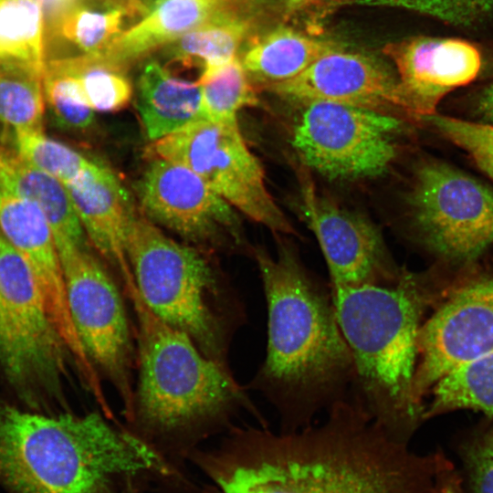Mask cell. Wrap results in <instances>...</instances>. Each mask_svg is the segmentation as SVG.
<instances>
[{
    "mask_svg": "<svg viewBox=\"0 0 493 493\" xmlns=\"http://www.w3.org/2000/svg\"><path fill=\"white\" fill-rule=\"evenodd\" d=\"M358 3L404 8L454 25H470L493 16V0H359Z\"/></svg>",
    "mask_w": 493,
    "mask_h": 493,
    "instance_id": "d6a6232c",
    "label": "cell"
},
{
    "mask_svg": "<svg viewBox=\"0 0 493 493\" xmlns=\"http://www.w3.org/2000/svg\"><path fill=\"white\" fill-rule=\"evenodd\" d=\"M384 54L394 63L410 114L425 117L447 93L474 80L481 56L458 38L415 37L390 43Z\"/></svg>",
    "mask_w": 493,
    "mask_h": 493,
    "instance_id": "e0dca14e",
    "label": "cell"
},
{
    "mask_svg": "<svg viewBox=\"0 0 493 493\" xmlns=\"http://www.w3.org/2000/svg\"><path fill=\"white\" fill-rule=\"evenodd\" d=\"M123 440L99 412L47 414L0 396V484L13 493H121Z\"/></svg>",
    "mask_w": 493,
    "mask_h": 493,
    "instance_id": "5b68a950",
    "label": "cell"
},
{
    "mask_svg": "<svg viewBox=\"0 0 493 493\" xmlns=\"http://www.w3.org/2000/svg\"><path fill=\"white\" fill-rule=\"evenodd\" d=\"M14 147L31 163L65 186L89 171L92 161L66 144L53 140L43 130H14Z\"/></svg>",
    "mask_w": 493,
    "mask_h": 493,
    "instance_id": "f1b7e54d",
    "label": "cell"
},
{
    "mask_svg": "<svg viewBox=\"0 0 493 493\" xmlns=\"http://www.w3.org/2000/svg\"><path fill=\"white\" fill-rule=\"evenodd\" d=\"M425 118L443 136L465 150L480 169L493 179V124L435 113Z\"/></svg>",
    "mask_w": 493,
    "mask_h": 493,
    "instance_id": "1f68e13d",
    "label": "cell"
},
{
    "mask_svg": "<svg viewBox=\"0 0 493 493\" xmlns=\"http://www.w3.org/2000/svg\"><path fill=\"white\" fill-rule=\"evenodd\" d=\"M148 155L189 168L233 208L275 233H295L268 192L263 168L238 122L197 121L152 142Z\"/></svg>",
    "mask_w": 493,
    "mask_h": 493,
    "instance_id": "ba28073f",
    "label": "cell"
},
{
    "mask_svg": "<svg viewBox=\"0 0 493 493\" xmlns=\"http://www.w3.org/2000/svg\"><path fill=\"white\" fill-rule=\"evenodd\" d=\"M248 30L238 17L220 14L172 42L168 55L176 60L201 58L206 77L236 59V52Z\"/></svg>",
    "mask_w": 493,
    "mask_h": 493,
    "instance_id": "cb8c5ba5",
    "label": "cell"
},
{
    "mask_svg": "<svg viewBox=\"0 0 493 493\" xmlns=\"http://www.w3.org/2000/svg\"><path fill=\"white\" fill-rule=\"evenodd\" d=\"M45 15L37 0H0V60L45 73Z\"/></svg>",
    "mask_w": 493,
    "mask_h": 493,
    "instance_id": "d4e9b609",
    "label": "cell"
},
{
    "mask_svg": "<svg viewBox=\"0 0 493 493\" xmlns=\"http://www.w3.org/2000/svg\"><path fill=\"white\" fill-rule=\"evenodd\" d=\"M68 302L83 346L118 393L127 419L134 413L133 344L120 290L90 246L58 252Z\"/></svg>",
    "mask_w": 493,
    "mask_h": 493,
    "instance_id": "30bf717a",
    "label": "cell"
},
{
    "mask_svg": "<svg viewBox=\"0 0 493 493\" xmlns=\"http://www.w3.org/2000/svg\"><path fill=\"white\" fill-rule=\"evenodd\" d=\"M43 89L57 123L65 129L84 131L94 121V110L88 104L77 77L60 61L47 63Z\"/></svg>",
    "mask_w": 493,
    "mask_h": 493,
    "instance_id": "4dcf8cb0",
    "label": "cell"
},
{
    "mask_svg": "<svg viewBox=\"0 0 493 493\" xmlns=\"http://www.w3.org/2000/svg\"><path fill=\"white\" fill-rule=\"evenodd\" d=\"M319 0H288L287 8L288 11H297Z\"/></svg>",
    "mask_w": 493,
    "mask_h": 493,
    "instance_id": "f35d334b",
    "label": "cell"
},
{
    "mask_svg": "<svg viewBox=\"0 0 493 493\" xmlns=\"http://www.w3.org/2000/svg\"><path fill=\"white\" fill-rule=\"evenodd\" d=\"M124 288L137 320L139 380L131 422L146 435L170 442L223 426L241 408L262 421L227 364L205 355L186 333L157 317L135 281Z\"/></svg>",
    "mask_w": 493,
    "mask_h": 493,
    "instance_id": "277c9868",
    "label": "cell"
},
{
    "mask_svg": "<svg viewBox=\"0 0 493 493\" xmlns=\"http://www.w3.org/2000/svg\"><path fill=\"white\" fill-rule=\"evenodd\" d=\"M263 88L287 100L329 101L388 113H409L398 79L364 55L335 49L297 77Z\"/></svg>",
    "mask_w": 493,
    "mask_h": 493,
    "instance_id": "2e32d148",
    "label": "cell"
},
{
    "mask_svg": "<svg viewBox=\"0 0 493 493\" xmlns=\"http://www.w3.org/2000/svg\"><path fill=\"white\" fill-rule=\"evenodd\" d=\"M66 187L90 245L119 272L123 282L133 279L126 245L137 210L121 179L106 164L97 162Z\"/></svg>",
    "mask_w": 493,
    "mask_h": 493,
    "instance_id": "ac0fdd59",
    "label": "cell"
},
{
    "mask_svg": "<svg viewBox=\"0 0 493 493\" xmlns=\"http://www.w3.org/2000/svg\"><path fill=\"white\" fill-rule=\"evenodd\" d=\"M142 215L196 245L213 243L234 226L233 207L189 168L150 157L135 185Z\"/></svg>",
    "mask_w": 493,
    "mask_h": 493,
    "instance_id": "9a60e30c",
    "label": "cell"
},
{
    "mask_svg": "<svg viewBox=\"0 0 493 493\" xmlns=\"http://www.w3.org/2000/svg\"><path fill=\"white\" fill-rule=\"evenodd\" d=\"M44 73L26 64L0 60V124L43 130Z\"/></svg>",
    "mask_w": 493,
    "mask_h": 493,
    "instance_id": "484cf974",
    "label": "cell"
},
{
    "mask_svg": "<svg viewBox=\"0 0 493 493\" xmlns=\"http://www.w3.org/2000/svg\"><path fill=\"white\" fill-rule=\"evenodd\" d=\"M68 360L28 265L0 232V366L25 408L64 412Z\"/></svg>",
    "mask_w": 493,
    "mask_h": 493,
    "instance_id": "52a82bcc",
    "label": "cell"
},
{
    "mask_svg": "<svg viewBox=\"0 0 493 493\" xmlns=\"http://www.w3.org/2000/svg\"><path fill=\"white\" fill-rule=\"evenodd\" d=\"M136 108L151 142L205 119L201 85L173 77L155 60L139 76Z\"/></svg>",
    "mask_w": 493,
    "mask_h": 493,
    "instance_id": "ffe728a7",
    "label": "cell"
},
{
    "mask_svg": "<svg viewBox=\"0 0 493 493\" xmlns=\"http://www.w3.org/2000/svg\"><path fill=\"white\" fill-rule=\"evenodd\" d=\"M163 0H128L127 9L131 13L137 12L142 15L149 14Z\"/></svg>",
    "mask_w": 493,
    "mask_h": 493,
    "instance_id": "74e56055",
    "label": "cell"
},
{
    "mask_svg": "<svg viewBox=\"0 0 493 493\" xmlns=\"http://www.w3.org/2000/svg\"><path fill=\"white\" fill-rule=\"evenodd\" d=\"M424 418L471 409L493 418V351L465 362L442 375L430 390Z\"/></svg>",
    "mask_w": 493,
    "mask_h": 493,
    "instance_id": "603a6c76",
    "label": "cell"
},
{
    "mask_svg": "<svg viewBox=\"0 0 493 493\" xmlns=\"http://www.w3.org/2000/svg\"><path fill=\"white\" fill-rule=\"evenodd\" d=\"M44 12L45 17L55 25L69 9L77 5V0H37Z\"/></svg>",
    "mask_w": 493,
    "mask_h": 493,
    "instance_id": "d590c367",
    "label": "cell"
},
{
    "mask_svg": "<svg viewBox=\"0 0 493 493\" xmlns=\"http://www.w3.org/2000/svg\"><path fill=\"white\" fill-rule=\"evenodd\" d=\"M465 463L473 493H493V427L467 446Z\"/></svg>",
    "mask_w": 493,
    "mask_h": 493,
    "instance_id": "836d02e7",
    "label": "cell"
},
{
    "mask_svg": "<svg viewBox=\"0 0 493 493\" xmlns=\"http://www.w3.org/2000/svg\"><path fill=\"white\" fill-rule=\"evenodd\" d=\"M60 61L77 77L84 97L94 111L116 112L130 103L132 86L123 66L103 56L85 55Z\"/></svg>",
    "mask_w": 493,
    "mask_h": 493,
    "instance_id": "4316f807",
    "label": "cell"
},
{
    "mask_svg": "<svg viewBox=\"0 0 493 493\" xmlns=\"http://www.w3.org/2000/svg\"><path fill=\"white\" fill-rule=\"evenodd\" d=\"M194 459L222 493H426L445 466L410 453L351 395L328 409L323 424L279 433L235 428Z\"/></svg>",
    "mask_w": 493,
    "mask_h": 493,
    "instance_id": "6da1fadb",
    "label": "cell"
},
{
    "mask_svg": "<svg viewBox=\"0 0 493 493\" xmlns=\"http://www.w3.org/2000/svg\"><path fill=\"white\" fill-rule=\"evenodd\" d=\"M126 251L147 307L186 333L205 355L227 364L230 341L245 321V311L207 259L138 212L129 228Z\"/></svg>",
    "mask_w": 493,
    "mask_h": 493,
    "instance_id": "8992f818",
    "label": "cell"
},
{
    "mask_svg": "<svg viewBox=\"0 0 493 493\" xmlns=\"http://www.w3.org/2000/svg\"><path fill=\"white\" fill-rule=\"evenodd\" d=\"M401 122L391 114L329 101L304 103L292 131L303 163L333 180L372 178L396 156Z\"/></svg>",
    "mask_w": 493,
    "mask_h": 493,
    "instance_id": "9c48e42d",
    "label": "cell"
},
{
    "mask_svg": "<svg viewBox=\"0 0 493 493\" xmlns=\"http://www.w3.org/2000/svg\"><path fill=\"white\" fill-rule=\"evenodd\" d=\"M127 8L106 10L75 5L53 26L66 39L89 56H103L122 34Z\"/></svg>",
    "mask_w": 493,
    "mask_h": 493,
    "instance_id": "f546056e",
    "label": "cell"
},
{
    "mask_svg": "<svg viewBox=\"0 0 493 493\" xmlns=\"http://www.w3.org/2000/svg\"><path fill=\"white\" fill-rule=\"evenodd\" d=\"M338 49L328 41L289 27H278L257 38L242 65L263 87L291 79L320 57Z\"/></svg>",
    "mask_w": 493,
    "mask_h": 493,
    "instance_id": "7402d4cb",
    "label": "cell"
},
{
    "mask_svg": "<svg viewBox=\"0 0 493 493\" xmlns=\"http://www.w3.org/2000/svg\"><path fill=\"white\" fill-rule=\"evenodd\" d=\"M330 291L352 356L351 396L390 437L405 443L424 418L413 384L428 292L405 273L393 285Z\"/></svg>",
    "mask_w": 493,
    "mask_h": 493,
    "instance_id": "3957f363",
    "label": "cell"
},
{
    "mask_svg": "<svg viewBox=\"0 0 493 493\" xmlns=\"http://www.w3.org/2000/svg\"><path fill=\"white\" fill-rule=\"evenodd\" d=\"M475 110L480 122L493 124V82L480 93Z\"/></svg>",
    "mask_w": 493,
    "mask_h": 493,
    "instance_id": "8d00e7d4",
    "label": "cell"
},
{
    "mask_svg": "<svg viewBox=\"0 0 493 493\" xmlns=\"http://www.w3.org/2000/svg\"><path fill=\"white\" fill-rule=\"evenodd\" d=\"M408 204L421 239L446 261L470 263L493 244V191L447 163L418 168Z\"/></svg>",
    "mask_w": 493,
    "mask_h": 493,
    "instance_id": "8fae6325",
    "label": "cell"
},
{
    "mask_svg": "<svg viewBox=\"0 0 493 493\" xmlns=\"http://www.w3.org/2000/svg\"><path fill=\"white\" fill-rule=\"evenodd\" d=\"M432 493H464L459 477L446 464L436 474Z\"/></svg>",
    "mask_w": 493,
    "mask_h": 493,
    "instance_id": "e575fe53",
    "label": "cell"
},
{
    "mask_svg": "<svg viewBox=\"0 0 493 493\" xmlns=\"http://www.w3.org/2000/svg\"><path fill=\"white\" fill-rule=\"evenodd\" d=\"M0 232L28 265L47 313L79 375L97 376L70 313L61 261L50 225L34 203L0 186Z\"/></svg>",
    "mask_w": 493,
    "mask_h": 493,
    "instance_id": "4fadbf2b",
    "label": "cell"
},
{
    "mask_svg": "<svg viewBox=\"0 0 493 493\" xmlns=\"http://www.w3.org/2000/svg\"><path fill=\"white\" fill-rule=\"evenodd\" d=\"M205 119L217 122H238V112L258 104L257 92L237 58L214 73L200 77Z\"/></svg>",
    "mask_w": 493,
    "mask_h": 493,
    "instance_id": "83f0119b",
    "label": "cell"
},
{
    "mask_svg": "<svg viewBox=\"0 0 493 493\" xmlns=\"http://www.w3.org/2000/svg\"><path fill=\"white\" fill-rule=\"evenodd\" d=\"M301 190L306 219L326 259L330 287L389 286L399 281L403 274L368 219L318 194L309 180L303 179Z\"/></svg>",
    "mask_w": 493,
    "mask_h": 493,
    "instance_id": "5bb4252c",
    "label": "cell"
},
{
    "mask_svg": "<svg viewBox=\"0 0 493 493\" xmlns=\"http://www.w3.org/2000/svg\"><path fill=\"white\" fill-rule=\"evenodd\" d=\"M228 0H163L142 21L122 33L103 55L126 66L156 47L170 44L186 32L224 14Z\"/></svg>",
    "mask_w": 493,
    "mask_h": 493,
    "instance_id": "44dd1931",
    "label": "cell"
},
{
    "mask_svg": "<svg viewBox=\"0 0 493 493\" xmlns=\"http://www.w3.org/2000/svg\"><path fill=\"white\" fill-rule=\"evenodd\" d=\"M417 347L413 394L423 408V397L442 375L493 351V279L479 278L456 288L422 323Z\"/></svg>",
    "mask_w": 493,
    "mask_h": 493,
    "instance_id": "7c38bea8",
    "label": "cell"
},
{
    "mask_svg": "<svg viewBox=\"0 0 493 493\" xmlns=\"http://www.w3.org/2000/svg\"><path fill=\"white\" fill-rule=\"evenodd\" d=\"M0 186L36 204L52 229L58 251L90 246L67 187L0 141Z\"/></svg>",
    "mask_w": 493,
    "mask_h": 493,
    "instance_id": "d6986e66",
    "label": "cell"
},
{
    "mask_svg": "<svg viewBox=\"0 0 493 493\" xmlns=\"http://www.w3.org/2000/svg\"><path fill=\"white\" fill-rule=\"evenodd\" d=\"M254 257L267 308V344L250 387L277 409L281 431H296L349 396L352 356L330 289L310 275L296 249L280 243L276 256L258 247Z\"/></svg>",
    "mask_w": 493,
    "mask_h": 493,
    "instance_id": "7a4b0ae2",
    "label": "cell"
}]
</instances>
